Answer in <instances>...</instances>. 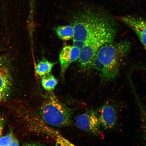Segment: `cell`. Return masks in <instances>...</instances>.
Instances as JSON below:
<instances>
[{"mask_svg":"<svg viewBox=\"0 0 146 146\" xmlns=\"http://www.w3.org/2000/svg\"><path fill=\"white\" fill-rule=\"evenodd\" d=\"M131 47V44L127 40L113 41L104 45L98 50L89 67L99 73L102 85L118 77L122 62Z\"/></svg>","mask_w":146,"mask_h":146,"instance_id":"cell-1","label":"cell"},{"mask_svg":"<svg viewBox=\"0 0 146 146\" xmlns=\"http://www.w3.org/2000/svg\"><path fill=\"white\" fill-rule=\"evenodd\" d=\"M80 16L73 26L74 41L85 42L96 33L114 25L108 17L92 9H84Z\"/></svg>","mask_w":146,"mask_h":146,"instance_id":"cell-2","label":"cell"},{"mask_svg":"<svg viewBox=\"0 0 146 146\" xmlns=\"http://www.w3.org/2000/svg\"><path fill=\"white\" fill-rule=\"evenodd\" d=\"M49 92L39 110L42 119L46 124L53 127H61L70 125L73 109L60 101L53 91Z\"/></svg>","mask_w":146,"mask_h":146,"instance_id":"cell-3","label":"cell"},{"mask_svg":"<svg viewBox=\"0 0 146 146\" xmlns=\"http://www.w3.org/2000/svg\"><path fill=\"white\" fill-rule=\"evenodd\" d=\"M116 31L114 25L96 33L85 42L81 50L78 60L82 68L89 67L92 60L100 47L114 41Z\"/></svg>","mask_w":146,"mask_h":146,"instance_id":"cell-4","label":"cell"},{"mask_svg":"<svg viewBox=\"0 0 146 146\" xmlns=\"http://www.w3.org/2000/svg\"><path fill=\"white\" fill-rule=\"evenodd\" d=\"M14 88V78L12 66L8 59L0 55V103L7 102Z\"/></svg>","mask_w":146,"mask_h":146,"instance_id":"cell-5","label":"cell"},{"mask_svg":"<svg viewBox=\"0 0 146 146\" xmlns=\"http://www.w3.org/2000/svg\"><path fill=\"white\" fill-rule=\"evenodd\" d=\"M76 124L78 128L94 135L100 136L102 133L96 110H91L78 115L76 119Z\"/></svg>","mask_w":146,"mask_h":146,"instance_id":"cell-6","label":"cell"},{"mask_svg":"<svg viewBox=\"0 0 146 146\" xmlns=\"http://www.w3.org/2000/svg\"><path fill=\"white\" fill-rule=\"evenodd\" d=\"M96 111L102 129L109 130L116 127L118 123L117 114L112 104L106 103Z\"/></svg>","mask_w":146,"mask_h":146,"instance_id":"cell-7","label":"cell"},{"mask_svg":"<svg viewBox=\"0 0 146 146\" xmlns=\"http://www.w3.org/2000/svg\"><path fill=\"white\" fill-rule=\"evenodd\" d=\"M119 18L132 29L146 50V21L141 18L131 16H123Z\"/></svg>","mask_w":146,"mask_h":146,"instance_id":"cell-8","label":"cell"},{"mask_svg":"<svg viewBox=\"0 0 146 146\" xmlns=\"http://www.w3.org/2000/svg\"><path fill=\"white\" fill-rule=\"evenodd\" d=\"M81 50L74 45H67L63 47L59 55L62 76L65 74L69 66L79 59Z\"/></svg>","mask_w":146,"mask_h":146,"instance_id":"cell-9","label":"cell"},{"mask_svg":"<svg viewBox=\"0 0 146 146\" xmlns=\"http://www.w3.org/2000/svg\"><path fill=\"white\" fill-rule=\"evenodd\" d=\"M131 85L132 92L136 98V103L139 109L140 113L141 115L140 116L143 128V139L146 145V107L137 95L134 85L132 83L131 84Z\"/></svg>","mask_w":146,"mask_h":146,"instance_id":"cell-10","label":"cell"},{"mask_svg":"<svg viewBox=\"0 0 146 146\" xmlns=\"http://www.w3.org/2000/svg\"><path fill=\"white\" fill-rule=\"evenodd\" d=\"M56 32L58 37L63 40H69L74 37V27L71 25L58 27L56 29Z\"/></svg>","mask_w":146,"mask_h":146,"instance_id":"cell-11","label":"cell"},{"mask_svg":"<svg viewBox=\"0 0 146 146\" xmlns=\"http://www.w3.org/2000/svg\"><path fill=\"white\" fill-rule=\"evenodd\" d=\"M41 78L43 88L48 92L53 91L58 84L57 80L54 76L50 73Z\"/></svg>","mask_w":146,"mask_h":146,"instance_id":"cell-12","label":"cell"},{"mask_svg":"<svg viewBox=\"0 0 146 146\" xmlns=\"http://www.w3.org/2000/svg\"><path fill=\"white\" fill-rule=\"evenodd\" d=\"M55 63L43 59L36 65V72L41 77L50 73Z\"/></svg>","mask_w":146,"mask_h":146,"instance_id":"cell-13","label":"cell"},{"mask_svg":"<svg viewBox=\"0 0 146 146\" xmlns=\"http://www.w3.org/2000/svg\"><path fill=\"white\" fill-rule=\"evenodd\" d=\"M19 142L15 137L11 129L5 135L0 138V146H18Z\"/></svg>","mask_w":146,"mask_h":146,"instance_id":"cell-14","label":"cell"},{"mask_svg":"<svg viewBox=\"0 0 146 146\" xmlns=\"http://www.w3.org/2000/svg\"><path fill=\"white\" fill-rule=\"evenodd\" d=\"M55 141L56 142V145L60 146H70L74 145L72 142L68 141L64 137L60 135L56 138Z\"/></svg>","mask_w":146,"mask_h":146,"instance_id":"cell-15","label":"cell"},{"mask_svg":"<svg viewBox=\"0 0 146 146\" xmlns=\"http://www.w3.org/2000/svg\"><path fill=\"white\" fill-rule=\"evenodd\" d=\"M5 123V118L3 116H0V138L2 136Z\"/></svg>","mask_w":146,"mask_h":146,"instance_id":"cell-16","label":"cell"},{"mask_svg":"<svg viewBox=\"0 0 146 146\" xmlns=\"http://www.w3.org/2000/svg\"><path fill=\"white\" fill-rule=\"evenodd\" d=\"M85 42H84L78 41H73V44H74L73 45L77 47L81 50L85 45Z\"/></svg>","mask_w":146,"mask_h":146,"instance_id":"cell-17","label":"cell"}]
</instances>
